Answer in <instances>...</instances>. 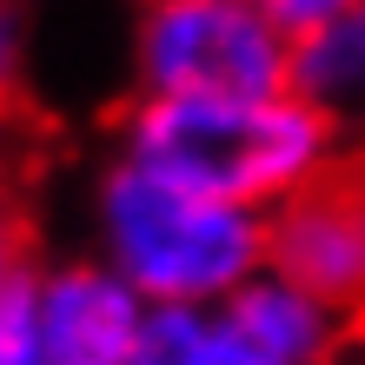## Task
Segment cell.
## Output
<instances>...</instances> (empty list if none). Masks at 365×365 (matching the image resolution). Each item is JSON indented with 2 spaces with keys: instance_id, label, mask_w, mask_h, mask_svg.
<instances>
[{
  "instance_id": "cell-12",
  "label": "cell",
  "mask_w": 365,
  "mask_h": 365,
  "mask_svg": "<svg viewBox=\"0 0 365 365\" xmlns=\"http://www.w3.org/2000/svg\"><path fill=\"white\" fill-rule=\"evenodd\" d=\"M252 7H266V14L279 20V27H286V34L299 40V34H312L319 20H332L339 7H352V0H252Z\"/></svg>"
},
{
  "instance_id": "cell-9",
  "label": "cell",
  "mask_w": 365,
  "mask_h": 365,
  "mask_svg": "<svg viewBox=\"0 0 365 365\" xmlns=\"http://www.w3.org/2000/svg\"><path fill=\"white\" fill-rule=\"evenodd\" d=\"M34 272H40L34 220H27V206H20L14 192L0 186V306H14V299H27Z\"/></svg>"
},
{
  "instance_id": "cell-11",
  "label": "cell",
  "mask_w": 365,
  "mask_h": 365,
  "mask_svg": "<svg viewBox=\"0 0 365 365\" xmlns=\"http://www.w3.org/2000/svg\"><path fill=\"white\" fill-rule=\"evenodd\" d=\"M27 292H34V286H27ZM0 365H47V359H40V339H34V312H27V299L0 306Z\"/></svg>"
},
{
  "instance_id": "cell-3",
  "label": "cell",
  "mask_w": 365,
  "mask_h": 365,
  "mask_svg": "<svg viewBox=\"0 0 365 365\" xmlns=\"http://www.w3.org/2000/svg\"><path fill=\"white\" fill-rule=\"evenodd\" d=\"M299 40L252 0H133V100H259L292 87Z\"/></svg>"
},
{
  "instance_id": "cell-2",
  "label": "cell",
  "mask_w": 365,
  "mask_h": 365,
  "mask_svg": "<svg viewBox=\"0 0 365 365\" xmlns=\"http://www.w3.org/2000/svg\"><path fill=\"white\" fill-rule=\"evenodd\" d=\"M113 146L259 220L292 206L319 173H332L352 153L326 126V113L292 87L259 100H126Z\"/></svg>"
},
{
  "instance_id": "cell-1",
  "label": "cell",
  "mask_w": 365,
  "mask_h": 365,
  "mask_svg": "<svg viewBox=\"0 0 365 365\" xmlns=\"http://www.w3.org/2000/svg\"><path fill=\"white\" fill-rule=\"evenodd\" d=\"M80 232L93 259L120 272L153 312H220L266 272V220L206 200L146 160L100 146L80 186Z\"/></svg>"
},
{
  "instance_id": "cell-6",
  "label": "cell",
  "mask_w": 365,
  "mask_h": 365,
  "mask_svg": "<svg viewBox=\"0 0 365 365\" xmlns=\"http://www.w3.org/2000/svg\"><path fill=\"white\" fill-rule=\"evenodd\" d=\"M220 312L246 332V346L259 352L266 365H332L339 352H346V339H352L306 286L279 279L272 266L252 279L232 306H220Z\"/></svg>"
},
{
  "instance_id": "cell-7",
  "label": "cell",
  "mask_w": 365,
  "mask_h": 365,
  "mask_svg": "<svg viewBox=\"0 0 365 365\" xmlns=\"http://www.w3.org/2000/svg\"><path fill=\"white\" fill-rule=\"evenodd\" d=\"M292 93L312 100L346 146H365V0L339 7L332 20H319L312 34H299Z\"/></svg>"
},
{
  "instance_id": "cell-8",
  "label": "cell",
  "mask_w": 365,
  "mask_h": 365,
  "mask_svg": "<svg viewBox=\"0 0 365 365\" xmlns=\"http://www.w3.org/2000/svg\"><path fill=\"white\" fill-rule=\"evenodd\" d=\"M133 365H266L226 312H160Z\"/></svg>"
},
{
  "instance_id": "cell-4",
  "label": "cell",
  "mask_w": 365,
  "mask_h": 365,
  "mask_svg": "<svg viewBox=\"0 0 365 365\" xmlns=\"http://www.w3.org/2000/svg\"><path fill=\"white\" fill-rule=\"evenodd\" d=\"M266 266L306 286L346 332H365V146L266 220Z\"/></svg>"
},
{
  "instance_id": "cell-10",
  "label": "cell",
  "mask_w": 365,
  "mask_h": 365,
  "mask_svg": "<svg viewBox=\"0 0 365 365\" xmlns=\"http://www.w3.org/2000/svg\"><path fill=\"white\" fill-rule=\"evenodd\" d=\"M34 73V7L27 0H0V106H7Z\"/></svg>"
},
{
  "instance_id": "cell-5",
  "label": "cell",
  "mask_w": 365,
  "mask_h": 365,
  "mask_svg": "<svg viewBox=\"0 0 365 365\" xmlns=\"http://www.w3.org/2000/svg\"><path fill=\"white\" fill-rule=\"evenodd\" d=\"M27 312H34V339H40L47 365H133L146 332H153V319H160L93 252L40 259Z\"/></svg>"
}]
</instances>
